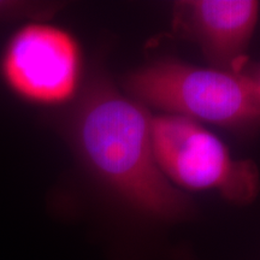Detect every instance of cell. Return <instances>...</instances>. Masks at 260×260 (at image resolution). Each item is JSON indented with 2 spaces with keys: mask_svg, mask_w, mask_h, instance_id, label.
<instances>
[{
  "mask_svg": "<svg viewBox=\"0 0 260 260\" xmlns=\"http://www.w3.org/2000/svg\"><path fill=\"white\" fill-rule=\"evenodd\" d=\"M123 87L135 102L169 115L248 138L260 132V106L239 73L165 58L126 75Z\"/></svg>",
  "mask_w": 260,
  "mask_h": 260,
  "instance_id": "cell-2",
  "label": "cell"
},
{
  "mask_svg": "<svg viewBox=\"0 0 260 260\" xmlns=\"http://www.w3.org/2000/svg\"><path fill=\"white\" fill-rule=\"evenodd\" d=\"M83 58L70 31L29 21L18 25L0 52V81L21 103L54 107L79 93Z\"/></svg>",
  "mask_w": 260,
  "mask_h": 260,
  "instance_id": "cell-4",
  "label": "cell"
},
{
  "mask_svg": "<svg viewBox=\"0 0 260 260\" xmlns=\"http://www.w3.org/2000/svg\"><path fill=\"white\" fill-rule=\"evenodd\" d=\"M60 8L59 3L0 0V23L25 18L30 21H46L59 11Z\"/></svg>",
  "mask_w": 260,
  "mask_h": 260,
  "instance_id": "cell-6",
  "label": "cell"
},
{
  "mask_svg": "<svg viewBox=\"0 0 260 260\" xmlns=\"http://www.w3.org/2000/svg\"><path fill=\"white\" fill-rule=\"evenodd\" d=\"M154 157L174 186L216 190L229 203L249 205L260 190V172L252 159H235L220 139L200 123L176 115L151 117Z\"/></svg>",
  "mask_w": 260,
  "mask_h": 260,
  "instance_id": "cell-3",
  "label": "cell"
},
{
  "mask_svg": "<svg viewBox=\"0 0 260 260\" xmlns=\"http://www.w3.org/2000/svg\"><path fill=\"white\" fill-rule=\"evenodd\" d=\"M146 106L94 76L64 122L80 161L102 186L142 216L178 222L194 213L193 203L159 168Z\"/></svg>",
  "mask_w": 260,
  "mask_h": 260,
  "instance_id": "cell-1",
  "label": "cell"
},
{
  "mask_svg": "<svg viewBox=\"0 0 260 260\" xmlns=\"http://www.w3.org/2000/svg\"><path fill=\"white\" fill-rule=\"evenodd\" d=\"M259 9L254 0H183L174 5L172 27L199 46L210 68L239 73L249 59Z\"/></svg>",
  "mask_w": 260,
  "mask_h": 260,
  "instance_id": "cell-5",
  "label": "cell"
},
{
  "mask_svg": "<svg viewBox=\"0 0 260 260\" xmlns=\"http://www.w3.org/2000/svg\"><path fill=\"white\" fill-rule=\"evenodd\" d=\"M239 74L246 80L247 84L252 90L253 96L260 106V61L247 60L240 69Z\"/></svg>",
  "mask_w": 260,
  "mask_h": 260,
  "instance_id": "cell-7",
  "label": "cell"
}]
</instances>
